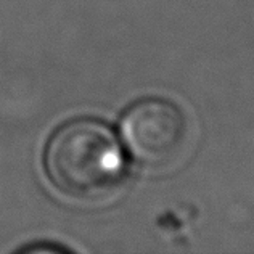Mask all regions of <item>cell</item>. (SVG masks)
Masks as SVG:
<instances>
[{
  "mask_svg": "<svg viewBox=\"0 0 254 254\" xmlns=\"http://www.w3.org/2000/svg\"><path fill=\"white\" fill-rule=\"evenodd\" d=\"M45 169L64 198L97 204L108 201L121 189L126 159L108 126L77 119L53 133L45 153Z\"/></svg>",
  "mask_w": 254,
  "mask_h": 254,
  "instance_id": "obj_1",
  "label": "cell"
},
{
  "mask_svg": "<svg viewBox=\"0 0 254 254\" xmlns=\"http://www.w3.org/2000/svg\"><path fill=\"white\" fill-rule=\"evenodd\" d=\"M121 137L127 153L140 168L166 171L180 163L189 148V123L176 103L143 98L121 119Z\"/></svg>",
  "mask_w": 254,
  "mask_h": 254,
  "instance_id": "obj_2",
  "label": "cell"
}]
</instances>
